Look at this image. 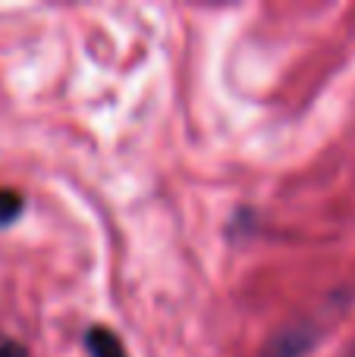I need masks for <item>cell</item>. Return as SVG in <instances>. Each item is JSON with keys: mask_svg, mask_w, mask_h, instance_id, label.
<instances>
[{"mask_svg": "<svg viewBox=\"0 0 355 357\" xmlns=\"http://www.w3.org/2000/svg\"><path fill=\"white\" fill-rule=\"evenodd\" d=\"M346 357H355V345L349 348V351H346Z\"/></svg>", "mask_w": 355, "mask_h": 357, "instance_id": "5b68a950", "label": "cell"}, {"mask_svg": "<svg viewBox=\"0 0 355 357\" xmlns=\"http://www.w3.org/2000/svg\"><path fill=\"white\" fill-rule=\"evenodd\" d=\"M82 342H85L88 357H129V351H126V345H123V339H119V335L113 333L110 326H104V323H94V326H88L85 335H82Z\"/></svg>", "mask_w": 355, "mask_h": 357, "instance_id": "7a4b0ae2", "label": "cell"}, {"mask_svg": "<svg viewBox=\"0 0 355 357\" xmlns=\"http://www.w3.org/2000/svg\"><path fill=\"white\" fill-rule=\"evenodd\" d=\"M22 210H25V197L19 195L16 188L0 185V229L13 226V222L22 216Z\"/></svg>", "mask_w": 355, "mask_h": 357, "instance_id": "3957f363", "label": "cell"}, {"mask_svg": "<svg viewBox=\"0 0 355 357\" xmlns=\"http://www.w3.org/2000/svg\"><path fill=\"white\" fill-rule=\"evenodd\" d=\"M0 357H31L29 348L22 345V342H16L13 335L0 333Z\"/></svg>", "mask_w": 355, "mask_h": 357, "instance_id": "277c9868", "label": "cell"}, {"mask_svg": "<svg viewBox=\"0 0 355 357\" xmlns=\"http://www.w3.org/2000/svg\"><path fill=\"white\" fill-rule=\"evenodd\" d=\"M314 345V329L312 326H289L280 329L274 339L264 345L261 357H302Z\"/></svg>", "mask_w": 355, "mask_h": 357, "instance_id": "6da1fadb", "label": "cell"}]
</instances>
